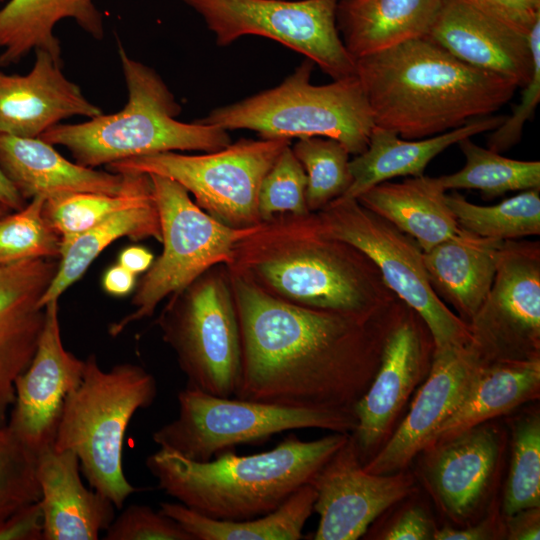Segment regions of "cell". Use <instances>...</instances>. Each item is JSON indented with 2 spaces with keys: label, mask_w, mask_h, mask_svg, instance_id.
Returning a JSON list of instances; mask_svg holds the SVG:
<instances>
[{
  "label": "cell",
  "mask_w": 540,
  "mask_h": 540,
  "mask_svg": "<svg viewBox=\"0 0 540 540\" xmlns=\"http://www.w3.org/2000/svg\"><path fill=\"white\" fill-rule=\"evenodd\" d=\"M228 273L242 346L234 397L295 408L353 409L408 305L398 298L372 315L308 308Z\"/></svg>",
  "instance_id": "obj_1"
},
{
  "label": "cell",
  "mask_w": 540,
  "mask_h": 540,
  "mask_svg": "<svg viewBox=\"0 0 540 540\" xmlns=\"http://www.w3.org/2000/svg\"><path fill=\"white\" fill-rule=\"evenodd\" d=\"M226 267L269 295L308 308L372 315L398 299L373 261L322 232L311 212L262 222L236 242Z\"/></svg>",
  "instance_id": "obj_2"
},
{
  "label": "cell",
  "mask_w": 540,
  "mask_h": 540,
  "mask_svg": "<svg viewBox=\"0 0 540 540\" xmlns=\"http://www.w3.org/2000/svg\"><path fill=\"white\" fill-rule=\"evenodd\" d=\"M375 126L422 139L490 116L513 97L508 78L459 60L428 37L355 59Z\"/></svg>",
  "instance_id": "obj_3"
},
{
  "label": "cell",
  "mask_w": 540,
  "mask_h": 540,
  "mask_svg": "<svg viewBox=\"0 0 540 540\" xmlns=\"http://www.w3.org/2000/svg\"><path fill=\"white\" fill-rule=\"evenodd\" d=\"M349 435L303 441L292 433L265 452L229 451L204 462L159 448L145 464L157 487L178 503L212 519L245 521L276 510L310 483Z\"/></svg>",
  "instance_id": "obj_4"
},
{
  "label": "cell",
  "mask_w": 540,
  "mask_h": 540,
  "mask_svg": "<svg viewBox=\"0 0 540 540\" xmlns=\"http://www.w3.org/2000/svg\"><path fill=\"white\" fill-rule=\"evenodd\" d=\"M118 53L128 90L124 108L78 124H57L39 138L66 147L76 163L90 168L160 152H213L231 143L223 128L177 120L181 106L158 73L131 58L121 43Z\"/></svg>",
  "instance_id": "obj_5"
},
{
  "label": "cell",
  "mask_w": 540,
  "mask_h": 540,
  "mask_svg": "<svg viewBox=\"0 0 540 540\" xmlns=\"http://www.w3.org/2000/svg\"><path fill=\"white\" fill-rule=\"evenodd\" d=\"M156 396V380L141 366L123 363L104 371L90 354L80 384L64 400L53 446L73 451L90 487L117 509L140 490L122 467L127 427Z\"/></svg>",
  "instance_id": "obj_6"
},
{
  "label": "cell",
  "mask_w": 540,
  "mask_h": 540,
  "mask_svg": "<svg viewBox=\"0 0 540 540\" xmlns=\"http://www.w3.org/2000/svg\"><path fill=\"white\" fill-rule=\"evenodd\" d=\"M313 67L306 58L278 86L215 108L198 122L253 130L260 138L327 137L354 156L362 153L375 124L357 76L314 85Z\"/></svg>",
  "instance_id": "obj_7"
},
{
  "label": "cell",
  "mask_w": 540,
  "mask_h": 540,
  "mask_svg": "<svg viewBox=\"0 0 540 540\" xmlns=\"http://www.w3.org/2000/svg\"><path fill=\"white\" fill-rule=\"evenodd\" d=\"M177 400V417L156 430L152 439L159 448L200 462L286 431L320 428L351 433L356 427L353 409L295 408L219 397L187 386Z\"/></svg>",
  "instance_id": "obj_8"
},
{
  "label": "cell",
  "mask_w": 540,
  "mask_h": 540,
  "mask_svg": "<svg viewBox=\"0 0 540 540\" xmlns=\"http://www.w3.org/2000/svg\"><path fill=\"white\" fill-rule=\"evenodd\" d=\"M187 387L234 397L241 380L239 321L226 265H216L169 296L157 319Z\"/></svg>",
  "instance_id": "obj_9"
},
{
  "label": "cell",
  "mask_w": 540,
  "mask_h": 540,
  "mask_svg": "<svg viewBox=\"0 0 540 540\" xmlns=\"http://www.w3.org/2000/svg\"><path fill=\"white\" fill-rule=\"evenodd\" d=\"M290 139H240L199 155L175 151L131 157L107 165L114 173H144L179 183L222 224L247 229L262 223L258 195L265 174Z\"/></svg>",
  "instance_id": "obj_10"
},
{
  "label": "cell",
  "mask_w": 540,
  "mask_h": 540,
  "mask_svg": "<svg viewBox=\"0 0 540 540\" xmlns=\"http://www.w3.org/2000/svg\"><path fill=\"white\" fill-rule=\"evenodd\" d=\"M311 213L322 232L353 245L373 261L387 287L424 321L434 351L471 343L468 324L432 289L423 250L411 236L355 198L339 197Z\"/></svg>",
  "instance_id": "obj_11"
},
{
  "label": "cell",
  "mask_w": 540,
  "mask_h": 540,
  "mask_svg": "<svg viewBox=\"0 0 540 540\" xmlns=\"http://www.w3.org/2000/svg\"><path fill=\"white\" fill-rule=\"evenodd\" d=\"M159 213L163 251L153 261L132 299L135 310L111 324L117 336L133 322L151 317L158 304L195 281L210 268L232 262L237 241L254 228L235 229L202 210L176 181L149 175Z\"/></svg>",
  "instance_id": "obj_12"
},
{
  "label": "cell",
  "mask_w": 540,
  "mask_h": 540,
  "mask_svg": "<svg viewBox=\"0 0 540 540\" xmlns=\"http://www.w3.org/2000/svg\"><path fill=\"white\" fill-rule=\"evenodd\" d=\"M181 1L202 17L219 46L262 36L303 54L334 80L356 75L337 27L339 0Z\"/></svg>",
  "instance_id": "obj_13"
},
{
  "label": "cell",
  "mask_w": 540,
  "mask_h": 540,
  "mask_svg": "<svg viewBox=\"0 0 540 540\" xmlns=\"http://www.w3.org/2000/svg\"><path fill=\"white\" fill-rule=\"evenodd\" d=\"M468 326L483 362L539 357L538 241H504L490 291Z\"/></svg>",
  "instance_id": "obj_14"
},
{
  "label": "cell",
  "mask_w": 540,
  "mask_h": 540,
  "mask_svg": "<svg viewBox=\"0 0 540 540\" xmlns=\"http://www.w3.org/2000/svg\"><path fill=\"white\" fill-rule=\"evenodd\" d=\"M434 343L421 317L409 306L385 341L380 364L355 403L352 439L363 465L390 434L414 388L430 370Z\"/></svg>",
  "instance_id": "obj_15"
},
{
  "label": "cell",
  "mask_w": 540,
  "mask_h": 540,
  "mask_svg": "<svg viewBox=\"0 0 540 540\" xmlns=\"http://www.w3.org/2000/svg\"><path fill=\"white\" fill-rule=\"evenodd\" d=\"M310 484L316 490L314 511L320 516L313 539L356 540L385 510L413 491L414 479L403 470L365 471L349 435Z\"/></svg>",
  "instance_id": "obj_16"
},
{
  "label": "cell",
  "mask_w": 540,
  "mask_h": 540,
  "mask_svg": "<svg viewBox=\"0 0 540 540\" xmlns=\"http://www.w3.org/2000/svg\"><path fill=\"white\" fill-rule=\"evenodd\" d=\"M58 309V300L45 305L44 328L32 361L15 380L7 420L13 434L37 455L54 444L64 400L80 384L85 366L63 346Z\"/></svg>",
  "instance_id": "obj_17"
},
{
  "label": "cell",
  "mask_w": 540,
  "mask_h": 540,
  "mask_svg": "<svg viewBox=\"0 0 540 540\" xmlns=\"http://www.w3.org/2000/svg\"><path fill=\"white\" fill-rule=\"evenodd\" d=\"M482 362L470 344L434 351L427 378L408 414L385 445L363 465L364 470L374 474L404 470L460 405Z\"/></svg>",
  "instance_id": "obj_18"
},
{
  "label": "cell",
  "mask_w": 540,
  "mask_h": 540,
  "mask_svg": "<svg viewBox=\"0 0 540 540\" xmlns=\"http://www.w3.org/2000/svg\"><path fill=\"white\" fill-rule=\"evenodd\" d=\"M58 266L55 258L0 264V426L15 400V380L36 352L46 319L39 303Z\"/></svg>",
  "instance_id": "obj_19"
},
{
  "label": "cell",
  "mask_w": 540,
  "mask_h": 540,
  "mask_svg": "<svg viewBox=\"0 0 540 540\" xmlns=\"http://www.w3.org/2000/svg\"><path fill=\"white\" fill-rule=\"evenodd\" d=\"M35 55L33 67L25 75L0 72V133L39 137L64 119L103 114L64 75L61 61L41 49Z\"/></svg>",
  "instance_id": "obj_20"
},
{
  "label": "cell",
  "mask_w": 540,
  "mask_h": 540,
  "mask_svg": "<svg viewBox=\"0 0 540 540\" xmlns=\"http://www.w3.org/2000/svg\"><path fill=\"white\" fill-rule=\"evenodd\" d=\"M0 167L24 199L73 192L120 195L150 181L144 173L98 171L73 163L39 137L0 133Z\"/></svg>",
  "instance_id": "obj_21"
},
{
  "label": "cell",
  "mask_w": 540,
  "mask_h": 540,
  "mask_svg": "<svg viewBox=\"0 0 540 540\" xmlns=\"http://www.w3.org/2000/svg\"><path fill=\"white\" fill-rule=\"evenodd\" d=\"M430 40L475 68L523 87L532 73L528 36L521 35L462 0H443L428 31Z\"/></svg>",
  "instance_id": "obj_22"
},
{
  "label": "cell",
  "mask_w": 540,
  "mask_h": 540,
  "mask_svg": "<svg viewBox=\"0 0 540 540\" xmlns=\"http://www.w3.org/2000/svg\"><path fill=\"white\" fill-rule=\"evenodd\" d=\"M80 471L79 459L71 450H57L52 445L38 453L43 540H96L115 518L114 504L86 488Z\"/></svg>",
  "instance_id": "obj_23"
},
{
  "label": "cell",
  "mask_w": 540,
  "mask_h": 540,
  "mask_svg": "<svg viewBox=\"0 0 540 540\" xmlns=\"http://www.w3.org/2000/svg\"><path fill=\"white\" fill-rule=\"evenodd\" d=\"M426 474L446 513L470 516L485 495L500 456L497 431L480 424L427 450Z\"/></svg>",
  "instance_id": "obj_24"
},
{
  "label": "cell",
  "mask_w": 540,
  "mask_h": 540,
  "mask_svg": "<svg viewBox=\"0 0 540 540\" xmlns=\"http://www.w3.org/2000/svg\"><path fill=\"white\" fill-rule=\"evenodd\" d=\"M503 243L460 227L452 236L423 252L432 289L466 324L490 291Z\"/></svg>",
  "instance_id": "obj_25"
},
{
  "label": "cell",
  "mask_w": 540,
  "mask_h": 540,
  "mask_svg": "<svg viewBox=\"0 0 540 540\" xmlns=\"http://www.w3.org/2000/svg\"><path fill=\"white\" fill-rule=\"evenodd\" d=\"M506 116H486L424 139H405L374 126L367 148L350 160L352 183L341 197L357 198L371 187L399 176L424 175L429 162L461 140L492 131Z\"/></svg>",
  "instance_id": "obj_26"
},
{
  "label": "cell",
  "mask_w": 540,
  "mask_h": 540,
  "mask_svg": "<svg viewBox=\"0 0 540 540\" xmlns=\"http://www.w3.org/2000/svg\"><path fill=\"white\" fill-rule=\"evenodd\" d=\"M539 390L540 357L482 362L460 405L435 430L424 450L538 398Z\"/></svg>",
  "instance_id": "obj_27"
},
{
  "label": "cell",
  "mask_w": 540,
  "mask_h": 540,
  "mask_svg": "<svg viewBox=\"0 0 540 540\" xmlns=\"http://www.w3.org/2000/svg\"><path fill=\"white\" fill-rule=\"evenodd\" d=\"M72 19L91 37H104L103 15L94 0H9L0 8V66L20 62L32 50L61 61L56 24Z\"/></svg>",
  "instance_id": "obj_28"
},
{
  "label": "cell",
  "mask_w": 540,
  "mask_h": 540,
  "mask_svg": "<svg viewBox=\"0 0 540 540\" xmlns=\"http://www.w3.org/2000/svg\"><path fill=\"white\" fill-rule=\"evenodd\" d=\"M443 0H339L342 41L354 59L425 37Z\"/></svg>",
  "instance_id": "obj_29"
},
{
  "label": "cell",
  "mask_w": 540,
  "mask_h": 540,
  "mask_svg": "<svg viewBox=\"0 0 540 540\" xmlns=\"http://www.w3.org/2000/svg\"><path fill=\"white\" fill-rule=\"evenodd\" d=\"M445 192L437 178L422 175L402 182L384 181L356 199L411 236L425 252L460 228Z\"/></svg>",
  "instance_id": "obj_30"
},
{
  "label": "cell",
  "mask_w": 540,
  "mask_h": 540,
  "mask_svg": "<svg viewBox=\"0 0 540 540\" xmlns=\"http://www.w3.org/2000/svg\"><path fill=\"white\" fill-rule=\"evenodd\" d=\"M315 499L316 490L308 483L276 510L245 521L212 519L178 502H162L160 511L179 523L194 540H298L314 511Z\"/></svg>",
  "instance_id": "obj_31"
},
{
  "label": "cell",
  "mask_w": 540,
  "mask_h": 540,
  "mask_svg": "<svg viewBox=\"0 0 540 540\" xmlns=\"http://www.w3.org/2000/svg\"><path fill=\"white\" fill-rule=\"evenodd\" d=\"M122 237L134 241L153 238L162 241L155 199L117 211L77 236L59 258L58 270L40 300V306L58 298L76 282L94 259L112 242Z\"/></svg>",
  "instance_id": "obj_32"
},
{
  "label": "cell",
  "mask_w": 540,
  "mask_h": 540,
  "mask_svg": "<svg viewBox=\"0 0 540 540\" xmlns=\"http://www.w3.org/2000/svg\"><path fill=\"white\" fill-rule=\"evenodd\" d=\"M471 138L458 143L465 156L463 168L437 177L445 191L473 189L480 191L485 198L492 199L511 191L540 189L539 161L504 157L501 153L475 144Z\"/></svg>",
  "instance_id": "obj_33"
},
{
  "label": "cell",
  "mask_w": 540,
  "mask_h": 540,
  "mask_svg": "<svg viewBox=\"0 0 540 540\" xmlns=\"http://www.w3.org/2000/svg\"><path fill=\"white\" fill-rule=\"evenodd\" d=\"M446 202L459 226L479 236L507 241L540 234L539 189L492 206L471 203L457 192L446 194Z\"/></svg>",
  "instance_id": "obj_34"
},
{
  "label": "cell",
  "mask_w": 540,
  "mask_h": 540,
  "mask_svg": "<svg viewBox=\"0 0 540 540\" xmlns=\"http://www.w3.org/2000/svg\"><path fill=\"white\" fill-rule=\"evenodd\" d=\"M154 200L152 181L120 195L73 192L45 200L43 215L61 240V253L81 233L111 214ZM61 255V254H60Z\"/></svg>",
  "instance_id": "obj_35"
},
{
  "label": "cell",
  "mask_w": 540,
  "mask_h": 540,
  "mask_svg": "<svg viewBox=\"0 0 540 540\" xmlns=\"http://www.w3.org/2000/svg\"><path fill=\"white\" fill-rule=\"evenodd\" d=\"M291 148L306 174L309 212H317L345 194L352 183L351 154L342 143L327 137H304Z\"/></svg>",
  "instance_id": "obj_36"
},
{
  "label": "cell",
  "mask_w": 540,
  "mask_h": 540,
  "mask_svg": "<svg viewBox=\"0 0 540 540\" xmlns=\"http://www.w3.org/2000/svg\"><path fill=\"white\" fill-rule=\"evenodd\" d=\"M44 203V197L35 196L16 213L0 218V264L60 258L61 240L44 218Z\"/></svg>",
  "instance_id": "obj_37"
},
{
  "label": "cell",
  "mask_w": 540,
  "mask_h": 540,
  "mask_svg": "<svg viewBox=\"0 0 540 540\" xmlns=\"http://www.w3.org/2000/svg\"><path fill=\"white\" fill-rule=\"evenodd\" d=\"M540 507V418L527 415L515 425L513 452L503 499L506 517Z\"/></svg>",
  "instance_id": "obj_38"
},
{
  "label": "cell",
  "mask_w": 540,
  "mask_h": 540,
  "mask_svg": "<svg viewBox=\"0 0 540 540\" xmlns=\"http://www.w3.org/2000/svg\"><path fill=\"white\" fill-rule=\"evenodd\" d=\"M36 460L37 454L7 424L0 426V527L15 512L40 500Z\"/></svg>",
  "instance_id": "obj_39"
},
{
  "label": "cell",
  "mask_w": 540,
  "mask_h": 540,
  "mask_svg": "<svg viewBox=\"0 0 540 540\" xmlns=\"http://www.w3.org/2000/svg\"><path fill=\"white\" fill-rule=\"evenodd\" d=\"M306 188L305 171L288 145L265 174L260 185L258 210L262 222L279 214H308Z\"/></svg>",
  "instance_id": "obj_40"
},
{
  "label": "cell",
  "mask_w": 540,
  "mask_h": 540,
  "mask_svg": "<svg viewBox=\"0 0 540 540\" xmlns=\"http://www.w3.org/2000/svg\"><path fill=\"white\" fill-rule=\"evenodd\" d=\"M105 540H194L183 527L160 510L132 504L105 530Z\"/></svg>",
  "instance_id": "obj_41"
},
{
  "label": "cell",
  "mask_w": 540,
  "mask_h": 540,
  "mask_svg": "<svg viewBox=\"0 0 540 540\" xmlns=\"http://www.w3.org/2000/svg\"><path fill=\"white\" fill-rule=\"evenodd\" d=\"M532 52V73L523 86L520 102L501 125L492 130L488 138V149L502 153L516 145L522 136L525 123L532 118L540 101V20L535 23L528 35Z\"/></svg>",
  "instance_id": "obj_42"
},
{
  "label": "cell",
  "mask_w": 540,
  "mask_h": 540,
  "mask_svg": "<svg viewBox=\"0 0 540 540\" xmlns=\"http://www.w3.org/2000/svg\"><path fill=\"white\" fill-rule=\"evenodd\" d=\"M462 1L524 36H528L540 20V0Z\"/></svg>",
  "instance_id": "obj_43"
},
{
  "label": "cell",
  "mask_w": 540,
  "mask_h": 540,
  "mask_svg": "<svg viewBox=\"0 0 540 540\" xmlns=\"http://www.w3.org/2000/svg\"><path fill=\"white\" fill-rule=\"evenodd\" d=\"M44 517L40 501L15 512L0 527V540H43Z\"/></svg>",
  "instance_id": "obj_44"
},
{
  "label": "cell",
  "mask_w": 540,
  "mask_h": 540,
  "mask_svg": "<svg viewBox=\"0 0 540 540\" xmlns=\"http://www.w3.org/2000/svg\"><path fill=\"white\" fill-rule=\"evenodd\" d=\"M435 528L426 512L418 506L403 510L379 537L385 540L433 539Z\"/></svg>",
  "instance_id": "obj_45"
},
{
  "label": "cell",
  "mask_w": 540,
  "mask_h": 540,
  "mask_svg": "<svg viewBox=\"0 0 540 540\" xmlns=\"http://www.w3.org/2000/svg\"><path fill=\"white\" fill-rule=\"evenodd\" d=\"M507 535L513 540H538L540 538L539 507L521 510L509 516Z\"/></svg>",
  "instance_id": "obj_46"
},
{
  "label": "cell",
  "mask_w": 540,
  "mask_h": 540,
  "mask_svg": "<svg viewBox=\"0 0 540 540\" xmlns=\"http://www.w3.org/2000/svg\"><path fill=\"white\" fill-rule=\"evenodd\" d=\"M497 520L489 518L473 526L463 529H454L452 527H443L435 529L434 540H486L496 538Z\"/></svg>",
  "instance_id": "obj_47"
},
{
  "label": "cell",
  "mask_w": 540,
  "mask_h": 540,
  "mask_svg": "<svg viewBox=\"0 0 540 540\" xmlns=\"http://www.w3.org/2000/svg\"><path fill=\"white\" fill-rule=\"evenodd\" d=\"M135 280L136 275L118 263L107 269L102 284L107 293L124 296L132 291Z\"/></svg>",
  "instance_id": "obj_48"
},
{
  "label": "cell",
  "mask_w": 540,
  "mask_h": 540,
  "mask_svg": "<svg viewBox=\"0 0 540 540\" xmlns=\"http://www.w3.org/2000/svg\"><path fill=\"white\" fill-rule=\"evenodd\" d=\"M118 263L135 275L147 271L153 261V254L144 247L130 246L119 255Z\"/></svg>",
  "instance_id": "obj_49"
},
{
  "label": "cell",
  "mask_w": 540,
  "mask_h": 540,
  "mask_svg": "<svg viewBox=\"0 0 540 540\" xmlns=\"http://www.w3.org/2000/svg\"><path fill=\"white\" fill-rule=\"evenodd\" d=\"M0 203L18 211L25 206V199L0 167Z\"/></svg>",
  "instance_id": "obj_50"
},
{
  "label": "cell",
  "mask_w": 540,
  "mask_h": 540,
  "mask_svg": "<svg viewBox=\"0 0 540 540\" xmlns=\"http://www.w3.org/2000/svg\"><path fill=\"white\" fill-rule=\"evenodd\" d=\"M9 211H10L9 208H7L6 206L0 203V218L7 215Z\"/></svg>",
  "instance_id": "obj_51"
},
{
  "label": "cell",
  "mask_w": 540,
  "mask_h": 540,
  "mask_svg": "<svg viewBox=\"0 0 540 540\" xmlns=\"http://www.w3.org/2000/svg\"><path fill=\"white\" fill-rule=\"evenodd\" d=\"M3 1V0H0V2Z\"/></svg>",
  "instance_id": "obj_52"
}]
</instances>
